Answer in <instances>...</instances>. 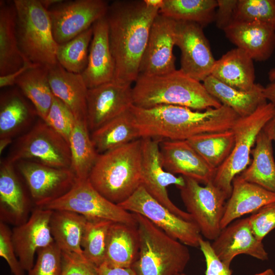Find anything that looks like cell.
Wrapping results in <instances>:
<instances>
[{
  "label": "cell",
  "mask_w": 275,
  "mask_h": 275,
  "mask_svg": "<svg viewBox=\"0 0 275 275\" xmlns=\"http://www.w3.org/2000/svg\"><path fill=\"white\" fill-rule=\"evenodd\" d=\"M109 3L104 0H62L48 10L53 37L66 43L105 16Z\"/></svg>",
  "instance_id": "7c38bea8"
},
{
  "label": "cell",
  "mask_w": 275,
  "mask_h": 275,
  "mask_svg": "<svg viewBox=\"0 0 275 275\" xmlns=\"http://www.w3.org/2000/svg\"><path fill=\"white\" fill-rule=\"evenodd\" d=\"M37 207L51 210H68L79 214L88 220H107L136 226L133 213L104 197L95 189L89 179H77L66 194Z\"/></svg>",
  "instance_id": "ba28073f"
},
{
  "label": "cell",
  "mask_w": 275,
  "mask_h": 275,
  "mask_svg": "<svg viewBox=\"0 0 275 275\" xmlns=\"http://www.w3.org/2000/svg\"><path fill=\"white\" fill-rule=\"evenodd\" d=\"M274 110L275 106L267 101L251 115L239 117L231 129L235 136L234 147L226 160L215 170L212 181L227 199L232 192L233 180L248 167L257 137L273 116Z\"/></svg>",
  "instance_id": "52a82bcc"
},
{
  "label": "cell",
  "mask_w": 275,
  "mask_h": 275,
  "mask_svg": "<svg viewBox=\"0 0 275 275\" xmlns=\"http://www.w3.org/2000/svg\"><path fill=\"white\" fill-rule=\"evenodd\" d=\"M13 2L18 45L24 57L37 65L50 67L57 64L59 44L53 37L48 10L39 0Z\"/></svg>",
  "instance_id": "8992f818"
},
{
  "label": "cell",
  "mask_w": 275,
  "mask_h": 275,
  "mask_svg": "<svg viewBox=\"0 0 275 275\" xmlns=\"http://www.w3.org/2000/svg\"><path fill=\"white\" fill-rule=\"evenodd\" d=\"M268 78L270 81L275 80V68H272L268 72Z\"/></svg>",
  "instance_id": "6f0895ef"
},
{
  "label": "cell",
  "mask_w": 275,
  "mask_h": 275,
  "mask_svg": "<svg viewBox=\"0 0 275 275\" xmlns=\"http://www.w3.org/2000/svg\"><path fill=\"white\" fill-rule=\"evenodd\" d=\"M113 223L107 220L87 219L81 245L86 259L96 267L104 261L108 234Z\"/></svg>",
  "instance_id": "f35d334b"
},
{
  "label": "cell",
  "mask_w": 275,
  "mask_h": 275,
  "mask_svg": "<svg viewBox=\"0 0 275 275\" xmlns=\"http://www.w3.org/2000/svg\"><path fill=\"white\" fill-rule=\"evenodd\" d=\"M253 61L242 49L233 48L215 61L211 75L232 88L249 91L257 85Z\"/></svg>",
  "instance_id": "d4e9b609"
},
{
  "label": "cell",
  "mask_w": 275,
  "mask_h": 275,
  "mask_svg": "<svg viewBox=\"0 0 275 275\" xmlns=\"http://www.w3.org/2000/svg\"><path fill=\"white\" fill-rule=\"evenodd\" d=\"M89 131L87 123L76 121L69 140L70 169L78 180L88 179L99 155Z\"/></svg>",
  "instance_id": "e575fe53"
},
{
  "label": "cell",
  "mask_w": 275,
  "mask_h": 275,
  "mask_svg": "<svg viewBox=\"0 0 275 275\" xmlns=\"http://www.w3.org/2000/svg\"><path fill=\"white\" fill-rule=\"evenodd\" d=\"M248 217L254 235L262 241L275 229V202L263 207Z\"/></svg>",
  "instance_id": "7bdbcfd3"
},
{
  "label": "cell",
  "mask_w": 275,
  "mask_h": 275,
  "mask_svg": "<svg viewBox=\"0 0 275 275\" xmlns=\"http://www.w3.org/2000/svg\"><path fill=\"white\" fill-rule=\"evenodd\" d=\"M142 139L99 154L89 180L106 199L119 204L141 185Z\"/></svg>",
  "instance_id": "277c9868"
},
{
  "label": "cell",
  "mask_w": 275,
  "mask_h": 275,
  "mask_svg": "<svg viewBox=\"0 0 275 275\" xmlns=\"http://www.w3.org/2000/svg\"><path fill=\"white\" fill-rule=\"evenodd\" d=\"M132 97L133 105L145 108L175 105L201 111L222 105L203 84L180 69L161 75H139L132 87Z\"/></svg>",
  "instance_id": "3957f363"
},
{
  "label": "cell",
  "mask_w": 275,
  "mask_h": 275,
  "mask_svg": "<svg viewBox=\"0 0 275 275\" xmlns=\"http://www.w3.org/2000/svg\"><path fill=\"white\" fill-rule=\"evenodd\" d=\"M37 66L31 62H26L23 66L18 70L13 73L0 76V87L4 88L6 87L11 86L16 84L17 79L27 70Z\"/></svg>",
  "instance_id": "c3c4849f"
},
{
  "label": "cell",
  "mask_w": 275,
  "mask_h": 275,
  "mask_svg": "<svg viewBox=\"0 0 275 275\" xmlns=\"http://www.w3.org/2000/svg\"><path fill=\"white\" fill-rule=\"evenodd\" d=\"M28 62L18 45L16 33V12L13 2L1 0L0 76L15 72Z\"/></svg>",
  "instance_id": "484cf974"
},
{
  "label": "cell",
  "mask_w": 275,
  "mask_h": 275,
  "mask_svg": "<svg viewBox=\"0 0 275 275\" xmlns=\"http://www.w3.org/2000/svg\"><path fill=\"white\" fill-rule=\"evenodd\" d=\"M118 205L130 212L143 216L185 245L199 247L202 236L197 225L171 212L152 197L142 185Z\"/></svg>",
  "instance_id": "8fae6325"
},
{
  "label": "cell",
  "mask_w": 275,
  "mask_h": 275,
  "mask_svg": "<svg viewBox=\"0 0 275 275\" xmlns=\"http://www.w3.org/2000/svg\"><path fill=\"white\" fill-rule=\"evenodd\" d=\"M211 245L217 257L229 267L233 259L240 254L261 261L268 259L262 241L253 233L249 217L238 218L222 229Z\"/></svg>",
  "instance_id": "d6986e66"
},
{
  "label": "cell",
  "mask_w": 275,
  "mask_h": 275,
  "mask_svg": "<svg viewBox=\"0 0 275 275\" xmlns=\"http://www.w3.org/2000/svg\"><path fill=\"white\" fill-rule=\"evenodd\" d=\"M147 5L149 6L157 8L160 9L163 3V0H144Z\"/></svg>",
  "instance_id": "db71d44e"
},
{
  "label": "cell",
  "mask_w": 275,
  "mask_h": 275,
  "mask_svg": "<svg viewBox=\"0 0 275 275\" xmlns=\"http://www.w3.org/2000/svg\"><path fill=\"white\" fill-rule=\"evenodd\" d=\"M176 21L159 13L151 25L139 69V75H161L176 70L173 48Z\"/></svg>",
  "instance_id": "2e32d148"
},
{
  "label": "cell",
  "mask_w": 275,
  "mask_h": 275,
  "mask_svg": "<svg viewBox=\"0 0 275 275\" xmlns=\"http://www.w3.org/2000/svg\"><path fill=\"white\" fill-rule=\"evenodd\" d=\"M0 256L7 262L12 275H24V270L17 258L12 232L2 221L0 222Z\"/></svg>",
  "instance_id": "ee69618b"
},
{
  "label": "cell",
  "mask_w": 275,
  "mask_h": 275,
  "mask_svg": "<svg viewBox=\"0 0 275 275\" xmlns=\"http://www.w3.org/2000/svg\"><path fill=\"white\" fill-rule=\"evenodd\" d=\"M7 160L12 163L22 160L48 166L70 169L68 142L41 119L16 141Z\"/></svg>",
  "instance_id": "9c48e42d"
},
{
  "label": "cell",
  "mask_w": 275,
  "mask_h": 275,
  "mask_svg": "<svg viewBox=\"0 0 275 275\" xmlns=\"http://www.w3.org/2000/svg\"><path fill=\"white\" fill-rule=\"evenodd\" d=\"M184 178L185 184L179 189L186 212L202 236L213 241L222 230L221 223L228 199L212 182L202 186L193 179Z\"/></svg>",
  "instance_id": "30bf717a"
},
{
  "label": "cell",
  "mask_w": 275,
  "mask_h": 275,
  "mask_svg": "<svg viewBox=\"0 0 275 275\" xmlns=\"http://www.w3.org/2000/svg\"><path fill=\"white\" fill-rule=\"evenodd\" d=\"M44 121L69 143L76 120L67 106L54 96L52 105Z\"/></svg>",
  "instance_id": "60d3db41"
},
{
  "label": "cell",
  "mask_w": 275,
  "mask_h": 275,
  "mask_svg": "<svg viewBox=\"0 0 275 275\" xmlns=\"http://www.w3.org/2000/svg\"><path fill=\"white\" fill-rule=\"evenodd\" d=\"M202 252L206 262V275H232V271L229 266L224 263L213 251L211 243L201 238L199 247Z\"/></svg>",
  "instance_id": "bcb514c9"
},
{
  "label": "cell",
  "mask_w": 275,
  "mask_h": 275,
  "mask_svg": "<svg viewBox=\"0 0 275 275\" xmlns=\"http://www.w3.org/2000/svg\"><path fill=\"white\" fill-rule=\"evenodd\" d=\"M253 275H275L273 270L271 268L267 269L263 272Z\"/></svg>",
  "instance_id": "9f6ffc18"
},
{
  "label": "cell",
  "mask_w": 275,
  "mask_h": 275,
  "mask_svg": "<svg viewBox=\"0 0 275 275\" xmlns=\"http://www.w3.org/2000/svg\"><path fill=\"white\" fill-rule=\"evenodd\" d=\"M49 67L37 65L24 72L16 85L35 108L38 116L45 119L52 105L54 95L48 79Z\"/></svg>",
  "instance_id": "836d02e7"
},
{
  "label": "cell",
  "mask_w": 275,
  "mask_h": 275,
  "mask_svg": "<svg viewBox=\"0 0 275 275\" xmlns=\"http://www.w3.org/2000/svg\"><path fill=\"white\" fill-rule=\"evenodd\" d=\"M203 29L195 22L176 21L175 45L181 51L180 70L201 82L211 75L216 61Z\"/></svg>",
  "instance_id": "5bb4252c"
},
{
  "label": "cell",
  "mask_w": 275,
  "mask_h": 275,
  "mask_svg": "<svg viewBox=\"0 0 275 275\" xmlns=\"http://www.w3.org/2000/svg\"><path fill=\"white\" fill-rule=\"evenodd\" d=\"M203 82L211 96L222 105L232 109L240 117L251 115L267 101L263 94L264 87L259 84L253 89L243 91L224 84L211 75Z\"/></svg>",
  "instance_id": "f546056e"
},
{
  "label": "cell",
  "mask_w": 275,
  "mask_h": 275,
  "mask_svg": "<svg viewBox=\"0 0 275 275\" xmlns=\"http://www.w3.org/2000/svg\"><path fill=\"white\" fill-rule=\"evenodd\" d=\"M272 142L262 129L251 151V164L238 175L247 182L275 193V161Z\"/></svg>",
  "instance_id": "d6a6232c"
},
{
  "label": "cell",
  "mask_w": 275,
  "mask_h": 275,
  "mask_svg": "<svg viewBox=\"0 0 275 275\" xmlns=\"http://www.w3.org/2000/svg\"><path fill=\"white\" fill-rule=\"evenodd\" d=\"M13 163L7 159L0 167L1 221L16 224L24 223L28 211L23 191L15 173Z\"/></svg>",
  "instance_id": "f1b7e54d"
},
{
  "label": "cell",
  "mask_w": 275,
  "mask_h": 275,
  "mask_svg": "<svg viewBox=\"0 0 275 275\" xmlns=\"http://www.w3.org/2000/svg\"><path fill=\"white\" fill-rule=\"evenodd\" d=\"M93 33L91 26L71 40L59 44L57 61L66 70L81 74L86 69Z\"/></svg>",
  "instance_id": "74e56055"
},
{
  "label": "cell",
  "mask_w": 275,
  "mask_h": 275,
  "mask_svg": "<svg viewBox=\"0 0 275 275\" xmlns=\"http://www.w3.org/2000/svg\"><path fill=\"white\" fill-rule=\"evenodd\" d=\"M140 248L131 267L137 275H176L190 258L187 245L171 237L143 216L133 213Z\"/></svg>",
  "instance_id": "5b68a950"
},
{
  "label": "cell",
  "mask_w": 275,
  "mask_h": 275,
  "mask_svg": "<svg viewBox=\"0 0 275 275\" xmlns=\"http://www.w3.org/2000/svg\"><path fill=\"white\" fill-rule=\"evenodd\" d=\"M91 138L98 154L141 139L130 109L92 131Z\"/></svg>",
  "instance_id": "1f68e13d"
},
{
  "label": "cell",
  "mask_w": 275,
  "mask_h": 275,
  "mask_svg": "<svg viewBox=\"0 0 275 275\" xmlns=\"http://www.w3.org/2000/svg\"><path fill=\"white\" fill-rule=\"evenodd\" d=\"M87 66L81 74L88 89L114 79L115 64L111 49L105 16L93 25Z\"/></svg>",
  "instance_id": "44dd1931"
},
{
  "label": "cell",
  "mask_w": 275,
  "mask_h": 275,
  "mask_svg": "<svg viewBox=\"0 0 275 275\" xmlns=\"http://www.w3.org/2000/svg\"><path fill=\"white\" fill-rule=\"evenodd\" d=\"M216 0H163L159 13L176 21L193 22L204 28L214 22Z\"/></svg>",
  "instance_id": "d590c367"
},
{
  "label": "cell",
  "mask_w": 275,
  "mask_h": 275,
  "mask_svg": "<svg viewBox=\"0 0 275 275\" xmlns=\"http://www.w3.org/2000/svg\"><path fill=\"white\" fill-rule=\"evenodd\" d=\"M140 248L136 226L113 223L110 227L103 263L114 267H131Z\"/></svg>",
  "instance_id": "83f0119b"
},
{
  "label": "cell",
  "mask_w": 275,
  "mask_h": 275,
  "mask_svg": "<svg viewBox=\"0 0 275 275\" xmlns=\"http://www.w3.org/2000/svg\"><path fill=\"white\" fill-rule=\"evenodd\" d=\"M186 141L207 164L216 170L231 153L235 136L231 129L197 135Z\"/></svg>",
  "instance_id": "8d00e7d4"
},
{
  "label": "cell",
  "mask_w": 275,
  "mask_h": 275,
  "mask_svg": "<svg viewBox=\"0 0 275 275\" xmlns=\"http://www.w3.org/2000/svg\"><path fill=\"white\" fill-rule=\"evenodd\" d=\"M140 138L187 140L201 134L231 130L240 117L222 105L200 111L175 105L130 108Z\"/></svg>",
  "instance_id": "7a4b0ae2"
},
{
  "label": "cell",
  "mask_w": 275,
  "mask_h": 275,
  "mask_svg": "<svg viewBox=\"0 0 275 275\" xmlns=\"http://www.w3.org/2000/svg\"><path fill=\"white\" fill-rule=\"evenodd\" d=\"M275 202V193L247 182L239 175L232 181V190L225 206L221 229L242 216L253 213Z\"/></svg>",
  "instance_id": "603a6c76"
},
{
  "label": "cell",
  "mask_w": 275,
  "mask_h": 275,
  "mask_svg": "<svg viewBox=\"0 0 275 275\" xmlns=\"http://www.w3.org/2000/svg\"><path fill=\"white\" fill-rule=\"evenodd\" d=\"M141 139V185L171 212L186 221L194 223L191 216L175 205L169 197L167 187L175 185L180 188L184 185L185 179L182 176H176L163 168L159 146L161 140L150 138Z\"/></svg>",
  "instance_id": "4fadbf2b"
},
{
  "label": "cell",
  "mask_w": 275,
  "mask_h": 275,
  "mask_svg": "<svg viewBox=\"0 0 275 275\" xmlns=\"http://www.w3.org/2000/svg\"><path fill=\"white\" fill-rule=\"evenodd\" d=\"M60 275H98L97 267L85 257L73 253H63Z\"/></svg>",
  "instance_id": "f6af8a7d"
},
{
  "label": "cell",
  "mask_w": 275,
  "mask_h": 275,
  "mask_svg": "<svg viewBox=\"0 0 275 275\" xmlns=\"http://www.w3.org/2000/svg\"><path fill=\"white\" fill-rule=\"evenodd\" d=\"M176 275H187V274H185V273H184L182 272L178 273V274H177Z\"/></svg>",
  "instance_id": "680465c9"
},
{
  "label": "cell",
  "mask_w": 275,
  "mask_h": 275,
  "mask_svg": "<svg viewBox=\"0 0 275 275\" xmlns=\"http://www.w3.org/2000/svg\"><path fill=\"white\" fill-rule=\"evenodd\" d=\"M161 163L164 170L204 185L212 182L215 170L211 168L186 140H161Z\"/></svg>",
  "instance_id": "ffe728a7"
},
{
  "label": "cell",
  "mask_w": 275,
  "mask_h": 275,
  "mask_svg": "<svg viewBox=\"0 0 275 275\" xmlns=\"http://www.w3.org/2000/svg\"><path fill=\"white\" fill-rule=\"evenodd\" d=\"M98 275H137L132 267H114L105 263L97 267Z\"/></svg>",
  "instance_id": "681fc988"
},
{
  "label": "cell",
  "mask_w": 275,
  "mask_h": 275,
  "mask_svg": "<svg viewBox=\"0 0 275 275\" xmlns=\"http://www.w3.org/2000/svg\"><path fill=\"white\" fill-rule=\"evenodd\" d=\"M18 168L37 207L64 195L77 180L70 169L57 168L27 160L19 161Z\"/></svg>",
  "instance_id": "e0dca14e"
},
{
  "label": "cell",
  "mask_w": 275,
  "mask_h": 275,
  "mask_svg": "<svg viewBox=\"0 0 275 275\" xmlns=\"http://www.w3.org/2000/svg\"><path fill=\"white\" fill-rule=\"evenodd\" d=\"M234 20L258 21L275 30V0H237Z\"/></svg>",
  "instance_id": "ab89813d"
},
{
  "label": "cell",
  "mask_w": 275,
  "mask_h": 275,
  "mask_svg": "<svg viewBox=\"0 0 275 275\" xmlns=\"http://www.w3.org/2000/svg\"><path fill=\"white\" fill-rule=\"evenodd\" d=\"M159 10L144 0H117L109 4L105 18L115 64L114 80L130 84L136 80L151 25Z\"/></svg>",
  "instance_id": "6da1fadb"
},
{
  "label": "cell",
  "mask_w": 275,
  "mask_h": 275,
  "mask_svg": "<svg viewBox=\"0 0 275 275\" xmlns=\"http://www.w3.org/2000/svg\"><path fill=\"white\" fill-rule=\"evenodd\" d=\"M62 261V252L53 242L38 250L36 262L28 275H60Z\"/></svg>",
  "instance_id": "b9f144b4"
},
{
  "label": "cell",
  "mask_w": 275,
  "mask_h": 275,
  "mask_svg": "<svg viewBox=\"0 0 275 275\" xmlns=\"http://www.w3.org/2000/svg\"><path fill=\"white\" fill-rule=\"evenodd\" d=\"M87 102V124L92 132L130 109L131 84L113 80L88 89Z\"/></svg>",
  "instance_id": "9a60e30c"
},
{
  "label": "cell",
  "mask_w": 275,
  "mask_h": 275,
  "mask_svg": "<svg viewBox=\"0 0 275 275\" xmlns=\"http://www.w3.org/2000/svg\"><path fill=\"white\" fill-rule=\"evenodd\" d=\"M217 2L214 21L218 29L224 31L234 21L237 0H217Z\"/></svg>",
  "instance_id": "7dc6e473"
},
{
  "label": "cell",
  "mask_w": 275,
  "mask_h": 275,
  "mask_svg": "<svg viewBox=\"0 0 275 275\" xmlns=\"http://www.w3.org/2000/svg\"><path fill=\"white\" fill-rule=\"evenodd\" d=\"M263 130L271 141L275 142V110L273 116L264 127Z\"/></svg>",
  "instance_id": "816d5d0a"
},
{
  "label": "cell",
  "mask_w": 275,
  "mask_h": 275,
  "mask_svg": "<svg viewBox=\"0 0 275 275\" xmlns=\"http://www.w3.org/2000/svg\"><path fill=\"white\" fill-rule=\"evenodd\" d=\"M224 32L233 44L245 51L253 60L265 61L275 49V30L256 21L234 20Z\"/></svg>",
  "instance_id": "7402d4cb"
},
{
  "label": "cell",
  "mask_w": 275,
  "mask_h": 275,
  "mask_svg": "<svg viewBox=\"0 0 275 275\" xmlns=\"http://www.w3.org/2000/svg\"><path fill=\"white\" fill-rule=\"evenodd\" d=\"M12 140L9 139H0V152L1 154L5 148L11 142Z\"/></svg>",
  "instance_id": "11a10c76"
},
{
  "label": "cell",
  "mask_w": 275,
  "mask_h": 275,
  "mask_svg": "<svg viewBox=\"0 0 275 275\" xmlns=\"http://www.w3.org/2000/svg\"><path fill=\"white\" fill-rule=\"evenodd\" d=\"M52 212V210L37 207L28 219L13 229L15 252L25 271L33 267L38 250L54 242L49 225Z\"/></svg>",
  "instance_id": "ac0fdd59"
},
{
  "label": "cell",
  "mask_w": 275,
  "mask_h": 275,
  "mask_svg": "<svg viewBox=\"0 0 275 275\" xmlns=\"http://www.w3.org/2000/svg\"><path fill=\"white\" fill-rule=\"evenodd\" d=\"M48 79L53 95L67 106L76 121L87 123L88 88L81 74L67 71L58 63L49 67Z\"/></svg>",
  "instance_id": "cb8c5ba5"
},
{
  "label": "cell",
  "mask_w": 275,
  "mask_h": 275,
  "mask_svg": "<svg viewBox=\"0 0 275 275\" xmlns=\"http://www.w3.org/2000/svg\"><path fill=\"white\" fill-rule=\"evenodd\" d=\"M37 111L17 89L1 93L0 139H11L31 124Z\"/></svg>",
  "instance_id": "4316f807"
},
{
  "label": "cell",
  "mask_w": 275,
  "mask_h": 275,
  "mask_svg": "<svg viewBox=\"0 0 275 275\" xmlns=\"http://www.w3.org/2000/svg\"><path fill=\"white\" fill-rule=\"evenodd\" d=\"M42 5L47 10L53 6L59 4L62 0H39Z\"/></svg>",
  "instance_id": "f5cc1de1"
},
{
  "label": "cell",
  "mask_w": 275,
  "mask_h": 275,
  "mask_svg": "<svg viewBox=\"0 0 275 275\" xmlns=\"http://www.w3.org/2000/svg\"><path fill=\"white\" fill-rule=\"evenodd\" d=\"M263 94L265 99L275 106V80L270 81L263 88Z\"/></svg>",
  "instance_id": "f907efd6"
},
{
  "label": "cell",
  "mask_w": 275,
  "mask_h": 275,
  "mask_svg": "<svg viewBox=\"0 0 275 275\" xmlns=\"http://www.w3.org/2000/svg\"><path fill=\"white\" fill-rule=\"evenodd\" d=\"M87 222L85 216L74 212L52 210L50 231L54 243L63 253L85 257L81 243Z\"/></svg>",
  "instance_id": "4dcf8cb0"
}]
</instances>
